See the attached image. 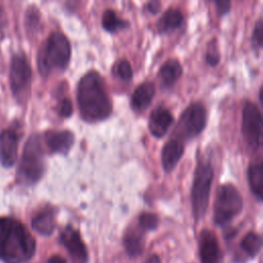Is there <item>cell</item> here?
I'll list each match as a JSON object with an SVG mask.
<instances>
[{"instance_id": "cell-20", "label": "cell", "mask_w": 263, "mask_h": 263, "mask_svg": "<svg viewBox=\"0 0 263 263\" xmlns=\"http://www.w3.org/2000/svg\"><path fill=\"white\" fill-rule=\"evenodd\" d=\"M144 231L139 229H132L126 232L123 238L124 248L130 257H137L142 254L144 250Z\"/></svg>"}, {"instance_id": "cell-14", "label": "cell", "mask_w": 263, "mask_h": 263, "mask_svg": "<svg viewBox=\"0 0 263 263\" xmlns=\"http://www.w3.org/2000/svg\"><path fill=\"white\" fill-rule=\"evenodd\" d=\"M174 121L172 113L162 107H158L151 112L149 118V130L156 138L163 137Z\"/></svg>"}, {"instance_id": "cell-28", "label": "cell", "mask_w": 263, "mask_h": 263, "mask_svg": "<svg viewBox=\"0 0 263 263\" xmlns=\"http://www.w3.org/2000/svg\"><path fill=\"white\" fill-rule=\"evenodd\" d=\"M59 113L61 116L63 117H70L73 113V105H72V102L68 99V98H65L63 99L60 104H59Z\"/></svg>"}, {"instance_id": "cell-1", "label": "cell", "mask_w": 263, "mask_h": 263, "mask_svg": "<svg viewBox=\"0 0 263 263\" xmlns=\"http://www.w3.org/2000/svg\"><path fill=\"white\" fill-rule=\"evenodd\" d=\"M77 103L86 122L102 121L110 116L112 103L99 72L92 70L82 76L77 86Z\"/></svg>"}, {"instance_id": "cell-19", "label": "cell", "mask_w": 263, "mask_h": 263, "mask_svg": "<svg viewBox=\"0 0 263 263\" xmlns=\"http://www.w3.org/2000/svg\"><path fill=\"white\" fill-rule=\"evenodd\" d=\"M184 16L182 12L177 8H168L162 16L158 20L156 28L160 33H167L170 31L176 30L182 26Z\"/></svg>"}, {"instance_id": "cell-5", "label": "cell", "mask_w": 263, "mask_h": 263, "mask_svg": "<svg viewBox=\"0 0 263 263\" xmlns=\"http://www.w3.org/2000/svg\"><path fill=\"white\" fill-rule=\"evenodd\" d=\"M213 178L212 166L209 163L199 162L195 168L191 190L192 212L195 220L201 219L206 212Z\"/></svg>"}, {"instance_id": "cell-25", "label": "cell", "mask_w": 263, "mask_h": 263, "mask_svg": "<svg viewBox=\"0 0 263 263\" xmlns=\"http://www.w3.org/2000/svg\"><path fill=\"white\" fill-rule=\"evenodd\" d=\"M114 74L123 81H128L133 78V70L130 64L126 60L119 61L114 66Z\"/></svg>"}, {"instance_id": "cell-23", "label": "cell", "mask_w": 263, "mask_h": 263, "mask_svg": "<svg viewBox=\"0 0 263 263\" xmlns=\"http://www.w3.org/2000/svg\"><path fill=\"white\" fill-rule=\"evenodd\" d=\"M240 247L249 257H255L258 255L262 247L261 237L255 232H249L241 239Z\"/></svg>"}, {"instance_id": "cell-26", "label": "cell", "mask_w": 263, "mask_h": 263, "mask_svg": "<svg viewBox=\"0 0 263 263\" xmlns=\"http://www.w3.org/2000/svg\"><path fill=\"white\" fill-rule=\"evenodd\" d=\"M205 61L211 66H216L220 61V53L217 47V42L215 40H212L206 47V53H205Z\"/></svg>"}, {"instance_id": "cell-16", "label": "cell", "mask_w": 263, "mask_h": 263, "mask_svg": "<svg viewBox=\"0 0 263 263\" xmlns=\"http://www.w3.org/2000/svg\"><path fill=\"white\" fill-rule=\"evenodd\" d=\"M155 95V86L152 82H144L140 84L132 95L130 104L135 110L142 111L146 109L152 102Z\"/></svg>"}, {"instance_id": "cell-31", "label": "cell", "mask_w": 263, "mask_h": 263, "mask_svg": "<svg viewBox=\"0 0 263 263\" xmlns=\"http://www.w3.org/2000/svg\"><path fill=\"white\" fill-rule=\"evenodd\" d=\"M48 263H67V262L62 256L53 255L48 259Z\"/></svg>"}, {"instance_id": "cell-3", "label": "cell", "mask_w": 263, "mask_h": 263, "mask_svg": "<svg viewBox=\"0 0 263 263\" xmlns=\"http://www.w3.org/2000/svg\"><path fill=\"white\" fill-rule=\"evenodd\" d=\"M71 57V46L68 38L60 33H51L40 47L38 53V69L43 76L54 70H65Z\"/></svg>"}, {"instance_id": "cell-7", "label": "cell", "mask_w": 263, "mask_h": 263, "mask_svg": "<svg viewBox=\"0 0 263 263\" xmlns=\"http://www.w3.org/2000/svg\"><path fill=\"white\" fill-rule=\"evenodd\" d=\"M206 112L200 103L190 104L181 114L176 134L184 139H191L199 135L205 126Z\"/></svg>"}, {"instance_id": "cell-15", "label": "cell", "mask_w": 263, "mask_h": 263, "mask_svg": "<svg viewBox=\"0 0 263 263\" xmlns=\"http://www.w3.org/2000/svg\"><path fill=\"white\" fill-rule=\"evenodd\" d=\"M184 153V145L178 139L167 141L161 151V162L163 170L167 173L172 172Z\"/></svg>"}, {"instance_id": "cell-24", "label": "cell", "mask_w": 263, "mask_h": 263, "mask_svg": "<svg viewBox=\"0 0 263 263\" xmlns=\"http://www.w3.org/2000/svg\"><path fill=\"white\" fill-rule=\"evenodd\" d=\"M158 225V218L152 213H143L139 216V227L143 231L154 230Z\"/></svg>"}, {"instance_id": "cell-13", "label": "cell", "mask_w": 263, "mask_h": 263, "mask_svg": "<svg viewBox=\"0 0 263 263\" xmlns=\"http://www.w3.org/2000/svg\"><path fill=\"white\" fill-rule=\"evenodd\" d=\"M44 140L50 153H60L66 155L74 144V135L70 130H50L45 133Z\"/></svg>"}, {"instance_id": "cell-21", "label": "cell", "mask_w": 263, "mask_h": 263, "mask_svg": "<svg viewBox=\"0 0 263 263\" xmlns=\"http://www.w3.org/2000/svg\"><path fill=\"white\" fill-rule=\"evenodd\" d=\"M248 180L250 188L255 197L262 201V161L250 164L248 168Z\"/></svg>"}, {"instance_id": "cell-18", "label": "cell", "mask_w": 263, "mask_h": 263, "mask_svg": "<svg viewBox=\"0 0 263 263\" xmlns=\"http://www.w3.org/2000/svg\"><path fill=\"white\" fill-rule=\"evenodd\" d=\"M32 227L39 234L50 235L55 228L54 213L51 208H45L40 211L32 220Z\"/></svg>"}, {"instance_id": "cell-30", "label": "cell", "mask_w": 263, "mask_h": 263, "mask_svg": "<svg viewBox=\"0 0 263 263\" xmlns=\"http://www.w3.org/2000/svg\"><path fill=\"white\" fill-rule=\"evenodd\" d=\"M147 9L148 11H150L151 13H156L159 11L160 9V2L158 1H150L147 4Z\"/></svg>"}, {"instance_id": "cell-6", "label": "cell", "mask_w": 263, "mask_h": 263, "mask_svg": "<svg viewBox=\"0 0 263 263\" xmlns=\"http://www.w3.org/2000/svg\"><path fill=\"white\" fill-rule=\"evenodd\" d=\"M242 210V198L238 190L232 184H224L219 187L214 204V221L223 226L229 223Z\"/></svg>"}, {"instance_id": "cell-8", "label": "cell", "mask_w": 263, "mask_h": 263, "mask_svg": "<svg viewBox=\"0 0 263 263\" xmlns=\"http://www.w3.org/2000/svg\"><path fill=\"white\" fill-rule=\"evenodd\" d=\"M241 134L249 149L255 151L262 140V115L259 108L252 102H247L242 109Z\"/></svg>"}, {"instance_id": "cell-29", "label": "cell", "mask_w": 263, "mask_h": 263, "mask_svg": "<svg viewBox=\"0 0 263 263\" xmlns=\"http://www.w3.org/2000/svg\"><path fill=\"white\" fill-rule=\"evenodd\" d=\"M215 5L217 8L218 14L223 15L230 10L231 3L230 1H227V0H219V1H215Z\"/></svg>"}, {"instance_id": "cell-11", "label": "cell", "mask_w": 263, "mask_h": 263, "mask_svg": "<svg viewBox=\"0 0 263 263\" xmlns=\"http://www.w3.org/2000/svg\"><path fill=\"white\" fill-rule=\"evenodd\" d=\"M199 258L200 263H220L222 253L218 239L212 231L203 229L199 235Z\"/></svg>"}, {"instance_id": "cell-22", "label": "cell", "mask_w": 263, "mask_h": 263, "mask_svg": "<svg viewBox=\"0 0 263 263\" xmlns=\"http://www.w3.org/2000/svg\"><path fill=\"white\" fill-rule=\"evenodd\" d=\"M102 25L106 31L110 33H116L122 29L127 28L129 26V23L127 21L119 18L114 10L106 9L103 13Z\"/></svg>"}, {"instance_id": "cell-2", "label": "cell", "mask_w": 263, "mask_h": 263, "mask_svg": "<svg viewBox=\"0 0 263 263\" xmlns=\"http://www.w3.org/2000/svg\"><path fill=\"white\" fill-rule=\"evenodd\" d=\"M32 234L17 220L0 218V259L4 263H24L35 253Z\"/></svg>"}, {"instance_id": "cell-9", "label": "cell", "mask_w": 263, "mask_h": 263, "mask_svg": "<svg viewBox=\"0 0 263 263\" xmlns=\"http://www.w3.org/2000/svg\"><path fill=\"white\" fill-rule=\"evenodd\" d=\"M31 67L22 53L13 55L10 66V85L15 98H24L31 83Z\"/></svg>"}, {"instance_id": "cell-12", "label": "cell", "mask_w": 263, "mask_h": 263, "mask_svg": "<svg viewBox=\"0 0 263 263\" xmlns=\"http://www.w3.org/2000/svg\"><path fill=\"white\" fill-rule=\"evenodd\" d=\"M18 136L12 129H5L0 134V162L3 166H12L16 160Z\"/></svg>"}, {"instance_id": "cell-10", "label": "cell", "mask_w": 263, "mask_h": 263, "mask_svg": "<svg viewBox=\"0 0 263 263\" xmlns=\"http://www.w3.org/2000/svg\"><path fill=\"white\" fill-rule=\"evenodd\" d=\"M60 240L68 250L75 263H86L88 259L87 249L77 229L68 225L60 235Z\"/></svg>"}, {"instance_id": "cell-27", "label": "cell", "mask_w": 263, "mask_h": 263, "mask_svg": "<svg viewBox=\"0 0 263 263\" xmlns=\"http://www.w3.org/2000/svg\"><path fill=\"white\" fill-rule=\"evenodd\" d=\"M252 42L256 49H260L263 44V24L262 18H259L255 25L253 35H252Z\"/></svg>"}, {"instance_id": "cell-17", "label": "cell", "mask_w": 263, "mask_h": 263, "mask_svg": "<svg viewBox=\"0 0 263 263\" xmlns=\"http://www.w3.org/2000/svg\"><path fill=\"white\" fill-rule=\"evenodd\" d=\"M181 75L182 66L175 59H170L166 62H164L158 72L160 84L164 88H168L172 85H174L175 82L181 77Z\"/></svg>"}, {"instance_id": "cell-4", "label": "cell", "mask_w": 263, "mask_h": 263, "mask_svg": "<svg viewBox=\"0 0 263 263\" xmlns=\"http://www.w3.org/2000/svg\"><path fill=\"white\" fill-rule=\"evenodd\" d=\"M44 172L43 148L38 135L31 136L24 148L20 167L18 180L27 185H32L39 181Z\"/></svg>"}, {"instance_id": "cell-32", "label": "cell", "mask_w": 263, "mask_h": 263, "mask_svg": "<svg viewBox=\"0 0 263 263\" xmlns=\"http://www.w3.org/2000/svg\"><path fill=\"white\" fill-rule=\"evenodd\" d=\"M145 263H160V259H159V257L157 256V255H151L147 260H146V262Z\"/></svg>"}]
</instances>
